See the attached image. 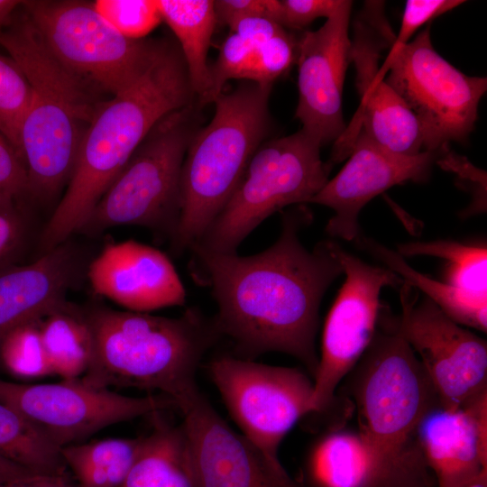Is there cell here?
<instances>
[{
  "mask_svg": "<svg viewBox=\"0 0 487 487\" xmlns=\"http://www.w3.org/2000/svg\"><path fill=\"white\" fill-rule=\"evenodd\" d=\"M413 287L400 289L399 327L440 403L456 408L487 391L486 341L447 317L427 298L416 302Z\"/></svg>",
  "mask_w": 487,
  "mask_h": 487,
  "instance_id": "cell-16",
  "label": "cell"
},
{
  "mask_svg": "<svg viewBox=\"0 0 487 487\" xmlns=\"http://www.w3.org/2000/svg\"><path fill=\"white\" fill-rule=\"evenodd\" d=\"M27 190L25 164L16 149L0 133V195L17 198Z\"/></svg>",
  "mask_w": 487,
  "mask_h": 487,
  "instance_id": "cell-36",
  "label": "cell"
},
{
  "mask_svg": "<svg viewBox=\"0 0 487 487\" xmlns=\"http://www.w3.org/2000/svg\"><path fill=\"white\" fill-rule=\"evenodd\" d=\"M162 18L173 32L198 102L204 106L211 79L208 50L216 19L211 0H157Z\"/></svg>",
  "mask_w": 487,
  "mask_h": 487,
  "instance_id": "cell-23",
  "label": "cell"
},
{
  "mask_svg": "<svg viewBox=\"0 0 487 487\" xmlns=\"http://www.w3.org/2000/svg\"><path fill=\"white\" fill-rule=\"evenodd\" d=\"M0 487H75L66 473H33L13 482L0 483Z\"/></svg>",
  "mask_w": 487,
  "mask_h": 487,
  "instance_id": "cell-39",
  "label": "cell"
},
{
  "mask_svg": "<svg viewBox=\"0 0 487 487\" xmlns=\"http://www.w3.org/2000/svg\"><path fill=\"white\" fill-rule=\"evenodd\" d=\"M143 437L105 438L60 448L76 487H119L130 472Z\"/></svg>",
  "mask_w": 487,
  "mask_h": 487,
  "instance_id": "cell-25",
  "label": "cell"
},
{
  "mask_svg": "<svg viewBox=\"0 0 487 487\" xmlns=\"http://www.w3.org/2000/svg\"><path fill=\"white\" fill-rule=\"evenodd\" d=\"M462 487H487V471L482 473L474 481L465 484Z\"/></svg>",
  "mask_w": 487,
  "mask_h": 487,
  "instance_id": "cell-42",
  "label": "cell"
},
{
  "mask_svg": "<svg viewBox=\"0 0 487 487\" xmlns=\"http://www.w3.org/2000/svg\"><path fill=\"white\" fill-rule=\"evenodd\" d=\"M87 276L96 294L129 311L148 313L186 302V290L170 258L133 240L107 244L91 262Z\"/></svg>",
  "mask_w": 487,
  "mask_h": 487,
  "instance_id": "cell-19",
  "label": "cell"
},
{
  "mask_svg": "<svg viewBox=\"0 0 487 487\" xmlns=\"http://www.w3.org/2000/svg\"><path fill=\"white\" fill-rule=\"evenodd\" d=\"M355 241L403 279L404 283L425 293L426 298L455 322L486 332L487 295L469 292L445 281L431 279L410 267L397 251L391 250L372 239L359 234Z\"/></svg>",
  "mask_w": 487,
  "mask_h": 487,
  "instance_id": "cell-24",
  "label": "cell"
},
{
  "mask_svg": "<svg viewBox=\"0 0 487 487\" xmlns=\"http://www.w3.org/2000/svg\"><path fill=\"white\" fill-rule=\"evenodd\" d=\"M276 8L277 0L214 1L216 23L228 27L240 20L251 17H263L274 21Z\"/></svg>",
  "mask_w": 487,
  "mask_h": 487,
  "instance_id": "cell-37",
  "label": "cell"
},
{
  "mask_svg": "<svg viewBox=\"0 0 487 487\" xmlns=\"http://www.w3.org/2000/svg\"><path fill=\"white\" fill-rule=\"evenodd\" d=\"M191 487H303L224 420L194 386L176 400Z\"/></svg>",
  "mask_w": 487,
  "mask_h": 487,
  "instance_id": "cell-15",
  "label": "cell"
},
{
  "mask_svg": "<svg viewBox=\"0 0 487 487\" xmlns=\"http://www.w3.org/2000/svg\"><path fill=\"white\" fill-rule=\"evenodd\" d=\"M461 0H409L405 4L399 33L389 53H394L409 42L410 37L428 21L462 5Z\"/></svg>",
  "mask_w": 487,
  "mask_h": 487,
  "instance_id": "cell-34",
  "label": "cell"
},
{
  "mask_svg": "<svg viewBox=\"0 0 487 487\" xmlns=\"http://www.w3.org/2000/svg\"><path fill=\"white\" fill-rule=\"evenodd\" d=\"M92 3L108 23L132 40L144 39L162 21L157 0H96Z\"/></svg>",
  "mask_w": 487,
  "mask_h": 487,
  "instance_id": "cell-33",
  "label": "cell"
},
{
  "mask_svg": "<svg viewBox=\"0 0 487 487\" xmlns=\"http://www.w3.org/2000/svg\"><path fill=\"white\" fill-rule=\"evenodd\" d=\"M0 46L32 91L20 132L27 192L49 198L68 184L84 133L106 100L54 57L23 12L0 34Z\"/></svg>",
  "mask_w": 487,
  "mask_h": 487,
  "instance_id": "cell-3",
  "label": "cell"
},
{
  "mask_svg": "<svg viewBox=\"0 0 487 487\" xmlns=\"http://www.w3.org/2000/svg\"><path fill=\"white\" fill-rule=\"evenodd\" d=\"M119 487H191L179 427L157 419Z\"/></svg>",
  "mask_w": 487,
  "mask_h": 487,
  "instance_id": "cell-27",
  "label": "cell"
},
{
  "mask_svg": "<svg viewBox=\"0 0 487 487\" xmlns=\"http://www.w3.org/2000/svg\"><path fill=\"white\" fill-rule=\"evenodd\" d=\"M342 0H277L274 21L282 28L303 29L317 18L328 19Z\"/></svg>",
  "mask_w": 487,
  "mask_h": 487,
  "instance_id": "cell-35",
  "label": "cell"
},
{
  "mask_svg": "<svg viewBox=\"0 0 487 487\" xmlns=\"http://www.w3.org/2000/svg\"><path fill=\"white\" fill-rule=\"evenodd\" d=\"M417 436L436 487L474 481L487 471V391L456 408H434Z\"/></svg>",
  "mask_w": 487,
  "mask_h": 487,
  "instance_id": "cell-20",
  "label": "cell"
},
{
  "mask_svg": "<svg viewBox=\"0 0 487 487\" xmlns=\"http://www.w3.org/2000/svg\"><path fill=\"white\" fill-rule=\"evenodd\" d=\"M320 148L301 129L262 142L232 196L195 244L234 253L269 216L286 207L309 203L329 179L331 168L321 160Z\"/></svg>",
  "mask_w": 487,
  "mask_h": 487,
  "instance_id": "cell-8",
  "label": "cell"
},
{
  "mask_svg": "<svg viewBox=\"0 0 487 487\" xmlns=\"http://www.w3.org/2000/svg\"><path fill=\"white\" fill-rule=\"evenodd\" d=\"M21 7L66 69L111 96L145 71L161 41L124 37L96 11L92 2L32 0L22 1Z\"/></svg>",
  "mask_w": 487,
  "mask_h": 487,
  "instance_id": "cell-9",
  "label": "cell"
},
{
  "mask_svg": "<svg viewBox=\"0 0 487 487\" xmlns=\"http://www.w3.org/2000/svg\"><path fill=\"white\" fill-rule=\"evenodd\" d=\"M0 455L37 473H66L60 449L14 408L0 402Z\"/></svg>",
  "mask_w": 487,
  "mask_h": 487,
  "instance_id": "cell-29",
  "label": "cell"
},
{
  "mask_svg": "<svg viewBox=\"0 0 487 487\" xmlns=\"http://www.w3.org/2000/svg\"><path fill=\"white\" fill-rule=\"evenodd\" d=\"M272 85L246 81L213 101L215 114L191 139L180 176L173 251L189 250L223 209L270 128Z\"/></svg>",
  "mask_w": 487,
  "mask_h": 487,
  "instance_id": "cell-6",
  "label": "cell"
},
{
  "mask_svg": "<svg viewBox=\"0 0 487 487\" xmlns=\"http://www.w3.org/2000/svg\"><path fill=\"white\" fill-rule=\"evenodd\" d=\"M333 246L345 280L324 326L313 380L315 412L330 406L339 382L354 370L369 347L377 327L382 288L403 282L390 269L368 264L335 242Z\"/></svg>",
  "mask_w": 487,
  "mask_h": 487,
  "instance_id": "cell-14",
  "label": "cell"
},
{
  "mask_svg": "<svg viewBox=\"0 0 487 487\" xmlns=\"http://www.w3.org/2000/svg\"><path fill=\"white\" fill-rule=\"evenodd\" d=\"M208 373L242 434L282 466L281 441L303 416L315 412L314 381L297 368L231 355L213 359Z\"/></svg>",
  "mask_w": 487,
  "mask_h": 487,
  "instance_id": "cell-11",
  "label": "cell"
},
{
  "mask_svg": "<svg viewBox=\"0 0 487 487\" xmlns=\"http://www.w3.org/2000/svg\"><path fill=\"white\" fill-rule=\"evenodd\" d=\"M383 7L381 1H368L355 18L350 60L356 70L360 106L334 142L326 161L330 167L348 157L350 145L359 132L400 154L416 155L424 151L415 115L384 79L377 78L381 53L385 47H391L395 38Z\"/></svg>",
  "mask_w": 487,
  "mask_h": 487,
  "instance_id": "cell-12",
  "label": "cell"
},
{
  "mask_svg": "<svg viewBox=\"0 0 487 487\" xmlns=\"http://www.w3.org/2000/svg\"><path fill=\"white\" fill-rule=\"evenodd\" d=\"M229 30L216 60L209 65L211 86L204 106L213 103L229 79L246 81L263 43L285 29L271 19L251 17L238 21Z\"/></svg>",
  "mask_w": 487,
  "mask_h": 487,
  "instance_id": "cell-28",
  "label": "cell"
},
{
  "mask_svg": "<svg viewBox=\"0 0 487 487\" xmlns=\"http://www.w3.org/2000/svg\"><path fill=\"white\" fill-rule=\"evenodd\" d=\"M313 487H416L390 468L359 433L330 432L308 464Z\"/></svg>",
  "mask_w": 487,
  "mask_h": 487,
  "instance_id": "cell-22",
  "label": "cell"
},
{
  "mask_svg": "<svg viewBox=\"0 0 487 487\" xmlns=\"http://www.w3.org/2000/svg\"><path fill=\"white\" fill-rule=\"evenodd\" d=\"M402 257L428 255L446 261L445 282L458 289L487 295L485 244H466L449 240L412 242L398 245Z\"/></svg>",
  "mask_w": 487,
  "mask_h": 487,
  "instance_id": "cell-30",
  "label": "cell"
},
{
  "mask_svg": "<svg viewBox=\"0 0 487 487\" xmlns=\"http://www.w3.org/2000/svg\"><path fill=\"white\" fill-rule=\"evenodd\" d=\"M93 354L79 381L93 388L160 391L176 400L196 386L197 368L221 335L215 318L189 308L179 317L96 307L86 313Z\"/></svg>",
  "mask_w": 487,
  "mask_h": 487,
  "instance_id": "cell-4",
  "label": "cell"
},
{
  "mask_svg": "<svg viewBox=\"0 0 487 487\" xmlns=\"http://www.w3.org/2000/svg\"><path fill=\"white\" fill-rule=\"evenodd\" d=\"M196 100L179 46L161 41L145 71L103 103L84 133L65 193L41 233L42 252L78 232L152 128Z\"/></svg>",
  "mask_w": 487,
  "mask_h": 487,
  "instance_id": "cell-2",
  "label": "cell"
},
{
  "mask_svg": "<svg viewBox=\"0 0 487 487\" xmlns=\"http://www.w3.org/2000/svg\"><path fill=\"white\" fill-rule=\"evenodd\" d=\"M353 2L342 0L335 13L317 31L298 40L299 103L295 116L301 130L321 147L335 142L345 124L342 92L351 62L348 33Z\"/></svg>",
  "mask_w": 487,
  "mask_h": 487,
  "instance_id": "cell-17",
  "label": "cell"
},
{
  "mask_svg": "<svg viewBox=\"0 0 487 487\" xmlns=\"http://www.w3.org/2000/svg\"><path fill=\"white\" fill-rule=\"evenodd\" d=\"M196 100L161 119L138 146L95 206L79 233L96 235L118 225H141L172 237L179 216L180 176L188 144L201 127Z\"/></svg>",
  "mask_w": 487,
  "mask_h": 487,
  "instance_id": "cell-7",
  "label": "cell"
},
{
  "mask_svg": "<svg viewBox=\"0 0 487 487\" xmlns=\"http://www.w3.org/2000/svg\"><path fill=\"white\" fill-rule=\"evenodd\" d=\"M31 99V87L23 73L9 56L0 53V133L20 156V132Z\"/></svg>",
  "mask_w": 487,
  "mask_h": 487,
  "instance_id": "cell-32",
  "label": "cell"
},
{
  "mask_svg": "<svg viewBox=\"0 0 487 487\" xmlns=\"http://www.w3.org/2000/svg\"><path fill=\"white\" fill-rule=\"evenodd\" d=\"M354 369L350 384L358 433L405 480L417 487H435L417 432L440 403L398 318L381 308L374 336Z\"/></svg>",
  "mask_w": 487,
  "mask_h": 487,
  "instance_id": "cell-5",
  "label": "cell"
},
{
  "mask_svg": "<svg viewBox=\"0 0 487 487\" xmlns=\"http://www.w3.org/2000/svg\"><path fill=\"white\" fill-rule=\"evenodd\" d=\"M22 1L0 0V34L11 23Z\"/></svg>",
  "mask_w": 487,
  "mask_h": 487,
  "instance_id": "cell-41",
  "label": "cell"
},
{
  "mask_svg": "<svg viewBox=\"0 0 487 487\" xmlns=\"http://www.w3.org/2000/svg\"><path fill=\"white\" fill-rule=\"evenodd\" d=\"M41 319L14 327L0 343L1 363L18 377L32 379L53 374L42 342Z\"/></svg>",
  "mask_w": 487,
  "mask_h": 487,
  "instance_id": "cell-31",
  "label": "cell"
},
{
  "mask_svg": "<svg viewBox=\"0 0 487 487\" xmlns=\"http://www.w3.org/2000/svg\"><path fill=\"white\" fill-rule=\"evenodd\" d=\"M312 221L304 205L285 211L276 242L249 256L222 253L194 244V276L207 284L217 305L215 321L239 358L280 352L299 360L314 379L316 335L321 300L343 274L334 242L312 250L299 234Z\"/></svg>",
  "mask_w": 487,
  "mask_h": 487,
  "instance_id": "cell-1",
  "label": "cell"
},
{
  "mask_svg": "<svg viewBox=\"0 0 487 487\" xmlns=\"http://www.w3.org/2000/svg\"><path fill=\"white\" fill-rule=\"evenodd\" d=\"M33 473H37L0 455V483L13 482Z\"/></svg>",
  "mask_w": 487,
  "mask_h": 487,
  "instance_id": "cell-40",
  "label": "cell"
},
{
  "mask_svg": "<svg viewBox=\"0 0 487 487\" xmlns=\"http://www.w3.org/2000/svg\"><path fill=\"white\" fill-rule=\"evenodd\" d=\"M377 78L415 115L423 149L429 152H441L450 142L467 138L487 89L485 77L463 73L436 51L430 25L398 51L388 53Z\"/></svg>",
  "mask_w": 487,
  "mask_h": 487,
  "instance_id": "cell-10",
  "label": "cell"
},
{
  "mask_svg": "<svg viewBox=\"0 0 487 487\" xmlns=\"http://www.w3.org/2000/svg\"><path fill=\"white\" fill-rule=\"evenodd\" d=\"M43 345L54 375L79 379L93 354L92 335L84 313L65 303L41 320Z\"/></svg>",
  "mask_w": 487,
  "mask_h": 487,
  "instance_id": "cell-26",
  "label": "cell"
},
{
  "mask_svg": "<svg viewBox=\"0 0 487 487\" xmlns=\"http://www.w3.org/2000/svg\"><path fill=\"white\" fill-rule=\"evenodd\" d=\"M78 271V257L68 241L30 264L0 268V343L14 327L63 306Z\"/></svg>",
  "mask_w": 487,
  "mask_h": 487,
  "instance_id": "cell-21",
  "label": "cell"
},
{
  "mask_svg": "<svg viewBox=\"0 0 487 487\" xmlns=\"http://www.w3.org/2000/svg\"><path fill=\"white\" fill-rule=\"evenodd\" d=\"M439 154L440 152L429 151L416 155L400 154L359 132L350 145L346 163L309 203L334 211L326 225L330 236L355 240L360 234L358 216L363 207L393 186L425 181Z\"/></svg>",
  "mask_w": 487,
  "mask_h": 487,
  "instance_id": "cell-18",
  "label": "cell"
},
{
  "mask_svg": "<svg viewBox=\"0 0 487 487\" xmlns=\"http://www.w3.org/2000/svg\"><path fill=\"white\" fill-rule=\"evenodd\" d=\"M17 198L0 195V268L21 244L24 222L18 210Z\"/></svg>",
  "mask_w": 487,
  "mask_h": 487,
  "instance_id": "cell-38",
  "label": "cell"
},
{
  "mask_svg": "<svg viewBox=\"0 0 487 487\" xmlns=\"http://www.w3.org/2000/svg\"><path fill=\"white\" fill-rule=\"evenodd\" d=\"M0 402L21 413L60 449L108 426L176 407L164 394L129 397L89 387L79 379L41 384L0 379Z\"/></svg>",
  "mask_w": 487,
  "mask_h": 487,
  "instance_id": "cell-13",
  "label": "cell"
}]
</instances>
